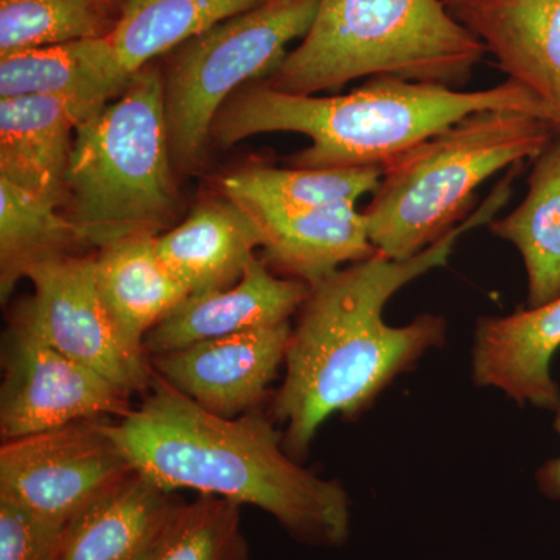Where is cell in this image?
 Here are the masks:
<instances>
[{"label": "cell", "mask_w": 560, "mask_h": 560, "mask_svg": "<svg viewBox=\"0 0 560 560\" xmlns=\"http://www.w3.org/2000/svg\"><path fill=\"white\" fill-rule=\"evenodd\" d=\"M522 165H514L469 220L408 260L375 253L312 287L291 329L285 377L272 400V420L283 425V447L304 458L330 416L359 418L383 390L447 335L442 316L423 313L407 326H389L383 311L411 280L444 267L460 235L493 217L510 201Z\"/></svg>", "instance_id": "1"}, {"label": "cell", "mask_w": 560, "mask_h": 560, "mask_svg": "<svg viewBox=\"0 0 560 560\" xmlns=\"http://www.w3.org/2000/svg\"><path fill=\"white\" fill-rule=\"evenodd\" d=\"M103 429L132 470L167 492L189 489L268 512L293 539L341 547L350 500L341 482L304 469L272 419L213 415L156 375L138 410Z\"/></svg>", "instance_id": "2"}, {"label": "cell", "mask_w": 560, "mask_h": 560, "mask_svg": "<svg viewBox=\"0 0 560 560\" xmlns=\"http://www.w3.org/2000/svg\"><path fill=\"white\" fill-rule=\"evenodd\" d=\"M488 109L533 114L558 127L544 103L512 80L469 92L374 77L338 97L287 94L267 83H249L220 109L210 139L230 149L264 132H301L312 145L291 158L294 168H383L463 117Z\"/></svg>", "instance_id": "3"}, {"label": "cell", "mask_w": 560, "mask_h": 560, "mask_svg": "<svg viewBox=\"0 0 560 560\" xmlns=\"http://www.w3.org/2000/svg\"><path fill=\"white\" fill-rule=\"evenodd\" d=\"M560 130L550 121L488 109L469 114L383 167L363 210L374 248L408 260L458 226L490 176L536 160Z\"/></svg>", "instance_id": "4"}, {"label": "cell", "mask_w": 560, "mask_h": 560, "mask_svg": "<svg viewBox=\"0 0 560 560\" xmlns=\"http://www.w3.org/2000/svg\"><path fill=\"white\" fill-rule=\"evenodd\" d=\"M485 55L442 0H319L311 31L265 83L315 95L372 75L455 90Z\"/></svg>", "instance_id": "5"}, {"label": "cell", "mask_w": 560, "mask_h": 560, "mask_svg": "<svg viewBox=\"0 0 560 560\" xmlns=\"http://www.w3.org/2000/svg\"><path fill=\"white\" fill-rule=\"evenodd\" d=\"M164 75L149 65L75 131L65 212L88 246L153 234L175 213Z\"/></svg>", "instance_id": "6"}, {"label": "cell", "mask_w": 560, "mask_h": 560, "mask_svg": "<svg viewBox=\"0 0 560 560\" xmlns=\"http://www.w3.org/2000/svg\"><path fill=\"white\" fill-rule=\"evenodd\" d=\"M319 0H267L178 47L164 75L173 164L200 162L213 121L243 84L270 77L311 31Z\"/></svg>", "instance_id": "7"}, {"label": "cell", "mask_w": 560, "mask_h": 560, "mask_svg": "<svg viewBox=\"0 0 560 560\" xmlns=\"http://www.w3.org/2000/svg\"><path fill=\"white\" fill-rule=\"evenodd\" d=\"M25 279L33 283V294L16 312L14 324L98 372L128 396L153 385L143 342L125 329L98 289L94 257L75 254L43 261Z\"/></svg>", "instance_id": "8"}, {"label": "cell", "mask_w": 560, "mask_h": 560, "mask_svg": "<svg viewBox=\"0 0 560 560\" xmlns=\"http://www.w3.org/2000/svg\"><path fill=\"white\" fill-rule=\"evenodd\" d=\"M132 467L103 429V419L5 441L0 448V500L66 528Z\"/></svg>", "instance_id": "9"}, {"label": "cell", "mask_w": 560, "mask_h": 560, "mask_svg": "<svg viewBox=\"0 0 560 560\" xmlns=\"http://www.w3.org/2000/svg\"><path fill=\"white\" fill-rule=\"evenodd\" d=\"M128 399L108 378L13 323L0 389L3 440H20L79 420L120 419L132 410Z\"/></svg>", "instance_id": "10"}, {"label": "cell", "mask_w": 560, "mask_h": 560, "mask_svg": "<svg viewBox=\"0 0 560 560\" xmlns=\"http://www.w3.org/2000/svg\"><path fill=\"white\" fill-rule=\"evenodd\" d=\"M291 323L195 342L151 357L158 375L213 415L241 418L256 411L285 364Z\"/></svg>", "instance_id": "11"}, {"label": "cell", "mask_w": 560, "mask_h": 560, "mask_svg": "<svg viewBox=\"0 0 560 560\" xmlns=\"http://www.w3.org/2000/svg\"><path fill=\"white\" fill-rule=\"evenodd\" d=\"M514 83L560 128V0H442Z\"/></svg>", "instance_id": "12"}, {"label": "cell", "mask_w": 560, "mask_h": 560, "mask_svg": "<svg viewBox=\"0 0 560 560\" xmlns=\"http://www.w3.org/2000/svg\"><path fill=\"white\" fill-rule=\"evenodd\" d=\"M308 294L307 283L272 275L256 257L230 289L189 294L149 331L143 349L151 359L195 342L291 323Z\"/></svg>", "instance_id": "13"}, {"label": "cell", "mask_w": 560, "mask_h": 560, "mask_svg": "<svg viewBox=\"0 0 560 560\" xmlns=\"http://www.w3.org/2000/svg\"><path fill=\"white\" fill-rule=\"evenodd\" d=\"M560 349L558 300L508 316L478 319L471 348V377L515 404L555 411L560 386L552 378V357Z\"/></svg>", "instance_id": "14"}, {"label": "cell", "mask_w": 560, "mask_h": 560, "mask_svg": "<svg viewBox=\"0 0 560 560\" xmlns=\"http://www.w3.org/2000/svg\"><path fill=\"white\" fill-rule=\"evenodd\" d=\"M241 206L259 226L265 264L311 289L340 271L342 265L377 253L355 202L301 209Z\"/></svg>", "instance_id": "15"}, {"label": "cell", "mask_w": 560, "mask_h": 560, "mask_svg": "<svg viewBox=\"0 0 560 560\" xmlns=\"http://www.w3.org/2000/svg\"><path fill=\"white\" fill-rule=\"evenodd\" d=\"M101 106L75 95L0 98V178L65 208L77 128Z\"/></svg>", "instance_id": "16"}, {"label": "cell", "mask_w": 560, "mask_h": 560, "mask_svg": "<svg viewBox=\"0 0 560 560\" xmlns=\"http://www.w3.org/2000/svg\"><path fill=\"white\" fill-rule=\"evenodd\" d=\"M179 503L131 471L66 526L61 560H150Z\"/></svg>", "instance_id": "17"}, {"label": "cell", "mask_w": 560, "mask_h": 560, "mask_svg": "<svg viewBox=\"0 0 560 560\" xmlns=\"http://www.w3.org/2000/svg\"><path fill=\"white\" fill-rule=\"evenodd\" d=\"M257 248L261 234L256 220L231 198L205 202L179 226L156 235L162 260L190 294L235 285Z\"/></svg>", "instance_id": "18"}, {"label": "cell", "mask_w": 560, "mask_h": 560, "mask_svg": "<svg viewBox=\"0 0 560 560\" xmlns=\"http://www.w3.org/2000/svg\"><path fill=\"white\" fill-rule=\"evenodd\" d=\"M131 77L117 61L108 36L70 40L0 57V98L75 95L106 105Z\"/></svg>", "instance_id": "19"}, {"label": "cell", "mask_w": 560, "mask_h": 560, "mask_svg": "<svg viewBox=\"0 0 560 560\" xmlns=\"http://www.w3.org/2000/svg\"><path fill=\"white\" fill-rule=\"evenodd\" d=\"M94 272L110 311L140 342L190 294L162 260L153 234L103 246Z\"/></svg>", "instance_id": "20"}, {"label": "cell", "mask_w": 560, "mask_h": 560, "mask_svg": "<svg viewBox=\"0 0 560 560\" xmlns=\"http://www.w3.org/2000/svg\"><path fill=\"white\" fill-rule=\"evenodd\" d=\"M534 161L525 200L510 215L490 223L493 235L522 254L529 308L560 296V132Z\"/></svg>", "instance_id": "21"}, {"label": "cell", "mask_w": 560, "mask_h": 560, "mask_svg": "<svg viewBox=\"0 0 560 560\" xmlns=\"http://www.w3.org/2000/svg\"><path fill=\"white\" fill-rule=\"evenodd\" d=\"M267 0H120L108 33L117 61L128 75L161 55L178 49L220 22L259 9Z\"/></svg>", "instance_id": "22"}, {"label": "cell", "mask_w": 560, "mask_h": 560, "mask_svg": "<svg viewBox=\"0 0 560 560\" xmlns=\"http://www.w3.org/2000/svg\"><path fill=\"white\" fill-rule=\"evenodd\" d=\"M62 206L0 178V296L35 265L88 248Z\"/></svg>", "instance_id": "23"}, {"label": "cell", "mask_w": 560, "mask_h": 560, "mask_svg": "<svg viewBox=\"0 0 560 560\" xmlns=\"http://www.w3.org/2000/svg\"><path fill=\"white\" fill-rule=\"evenodd\" d=\"M383 168H283L250 167L223 180L226 197L241 205L275 206L283 209L355 202L374 194Z\"/></svg>", "instance_id": "24"}, {"label": "cell", "mask_w": 560, "mask_h": 560, "mask_svg": "<svg viewBox=\"0 0 560 560\" xmlns=\"http://www.w3.org/2000/svg\"><path fill=\"white\" fill-rule=\"evenodd\" d=\"M110 0H0V57L113 31Z\"/></svg>", "instance_id": "25"}, {"label": "cell", "mask_w": 560, "mask_h": 560, "mask_svg": "<svg viewBox=\"0 0 560 560\" xmlns=\"http://www.w3.org/2000/svg\"><path fill=\"white\" fill-rule=\"evenodd\" d=\"M241 510L213 495L180 501L150 560H249Z\"/></svg>", "instance_id": "26"}, {"label": "cell", "mask_w": 560, "mask_h": 560, "mask_svg": "<svg viewBox=\"0 0 560 560\" xmlns=\"http://www.w3.org/2000/svg\"><path fill=\"white\" fill-rule=\"evenodd\" d=\"M65 528L0 500V560H61Z\"/></svg>", "instance_id": "27"}, {"label": "cell", "mask_w": 560, "mask_h": 560, "mask_svg": "<svg viewBox=\"0 0 560 560\" xmlns=\"http://www.w3.org/2000/svg\"><path fill=\"white\" fill-rule=\"evenodd\" d=\"M552 412H555L552 427H555L556 433L560 436V397L558 407H556V410ZM536 480L540 492L544 493L547 499L560 500V456L547 460V463L537 470Z\"/></svg>", "instance_id": "28"}]
</instances>
